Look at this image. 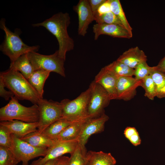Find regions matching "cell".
<instances>
[{
    "label": "cell",
    "instance_id": "6",
    "mask_svg": "<svg viewBox=\"0 0 165 165\" xmlns=\"http://www.w3.org/2000/svg\"><path fill=\"white\" fill-rule=\"evenodd\" d=\"M27 54L35 71L44 70L65 77L64 67L65 60L59 56L58 50L50 55H43L35 52H29Z\"/></svg>",
    "mask_w": 165,
    "mask_h": 165
},
{
    "label": "cell",
    "instance_id": "1",
    "mask_svg": "<svg viewBox=\"0 0 165 165\" xmlns=\"http://www.w3.org/2000/svg\"><path fill=\"white\" fill-rule=\"evenodd\" d=\"M70 24L69 14L59 12L42 22L33 24L32 26L43 27L55 37L59 44V56L65 60L66 53L73 50L74 46V40L69 36L67 31Z\"/></svg>",
    "mask_w": 165,
    "mask_h": 165
},
{
    "label": "cell",
    "instance_id": "17",
    "mask_svg": "<svg viewBox=\"0 0 165 165\" xmlns=\"http://www.w3.org/2000/svg\"><path fill=\"white\" fill-rule=\"evenodd\" d=\"M147 60L144 52L138 47L136 46L125 51L116 60L134 69L140 63Z\"/></svg>",
    "mask_w": 165,
    "mask_h": 165
},
{
    "label": "cell",
    "instance_id": "13",
    "mask_svg": "<svg viewBox=\"0 0 165 165\" xmlns=\"http://www.w3.org/2000/svg\"><path fill=\"white\" fill-rule=\"evenodd\" d=\"M73 9L78 17V34L84 36L87 33L89 25L94 20V15L87 0H79Z\"/></svg>",
    "mask_w": 165,
    "mask_h": 165
},
{
    "label": "cell",
    "instance_id": "39",
    "mask_svg": "<svg viewBox=\"0 0 165 165\" xmlns=\"http://www.w3.org/2000/svg\"><path fill=\"white\" fill-rule=\"evenodd\" d=\"M156 66L160 70L165 72V56L160 61Z\"/></svg>",
    "mask_w": 165,
    "mask_h": 165
},
{
    "label": "cell",
    "instance_id": "21",
    "mask_svg": "<svg viewBox=\"0 0 165 165\" xmlns=\"http://www.w3.org/2000/svg\"><path fill=\"white\" fill-rule=\"evenodd\" d=\"M50 72L42 70L35 71L28 79L42 98H43L44 83Z\"/></svg>",
    "mask_w": 165,
    "mask_h": 165
},
{
    "label": "cell",
    "instance_id": "20",
    "mask_svg": "<svg viewBox=\"0 0 165 165\" xmlns=\"http://www.w3.org/2000/svg\"><path fill=\"white\" fill-rule=\"evenodd\" d=\"M89 165H115L116 160L110 153L90 151L86 154Z\"/></svg>",
    "mask_w": 165,
    "mask_h": 165
},
{
    "label": "cell",
    "instance_id": "42",
    "mask_svg": "<svg viewBox=\"0 0 165 165\" xmlns=\"http://www.w3.org/2000/svg\"><path fill=\"white\" fill-rule=\"evenodd\" d=\"M86 165H89L88 163V162H87V161H86Z\"/></svg>",
    "mask_w": 165,
    "mask_h": 165
},
{
    "label": "cell",
    "instance_id": "3",
    "mask_svg": "<svg viewBox=\"0 0 165 165\" xmlns=\"http://www.w3.org/2000/svg\"><path fill=\"white\" fill-rule=\"evenodd\" d=\"M0 28L5 33V38L0 46V50L9 58L10 63L13 62L21 55L30 52H37L39 48L38 45L32 46L25 44L20 37L21 31L16 29L14 32L11 31L6 26V20L2 18Z\"/></svg>",
    "mask_w": 165,
    "mask_h": 165
},
{
    "label": "cell",
    "instance_id": "38",
    "mask_svg": "<svg viewBox=\"0 0 165 165\" xmlns=\"http://www.w3.org/2000/svg\"><path fill=\"white\" fill-rule=\"evenodd\" d=\"M69 158L66 156H62L56 165H68Z\"/></svg>",
    "mask_w": 165,
    "mask_h": 165
},
{
    "label": "cell",
    "instance_id": "22",
    "mask_svg": "<svg viewBox=\"0 0 165 165\" xmlns=\"http://www.w3.org/2000/svg\"><path fill=\"white\" fill-rule=\"evenodd\" d=\"M9 68L20 72L27 80L35 71L27 53L21 55L13 62L10 63Z\"/></svg>",
    "mask_w": 165,
    "mask_h": 165
},
{
    "label": "cell",
    "instance_id": "27",
    "mask_svg": "<svg viewBox=\"0 0 165 165\" xmlns=\"http://www.w3.org/2000/svg\"><path fill=\"white\" fill-rule=\"evenodd\" d=\"M149 75L156 85L157 97L161 90L165 85V72L160 70L156 66L151 67Z\"/></svg>",
    "mask_w": 165,
    "mask_h": 165
},
{
    "label": "cell",
    "instance_id": "9",
    "mask_svg": "<svg viewBox=\"0 0 165 165\" xmlns=\"http://www.w3.org/2000/svg\"><path fill=\"white\" fill-rule=\"evenodd\" d=\"M89 87L90 95L88 107V114L90 118H93L105 113L104 108L109 104L111 100L106 91L94 81L91 82Z\"/></svg>",
    "mask_w": 165,
    "mask_h": 165
},
{
    "label": "cell",
    "instance_id": "34",
    "mask_svg": "<svg viewBox=\"0 0 165 165\" xmlns=\"http://www.w3.org/2000/svg\"><path fill=\"white\" fill-rule=\"evenodd\" d=\"M111 11L110 0H106L98 8L97 13L99 15L104 14Z\"/></svg>",
    "mask_w": 165,
    "mask_h": 165
},
{
    "label": "cell",
    "instance_id": "24",
    "mask_svg": "<svg viewBox=\"0 0 165 165\" xmlns=\"http://www.w3.org/2000/svg\"><path fill=\"white\" fill-rule=\"evenodd\" d=\"M105 67L118 77L134 75V69L117 60Z\"/></svg>",
    "mask_w": 165,
    "mask_h": 165
},
{
    "label": "cell",
    "instance_id": "12",
    "mask_svg": "<svg viewBox=\"0 0 165 165\" xmlns=\"http://www.w3.org/2000/svg\"><path fill=\"white\" fill-rule=\"evenodd\" d=\"M141 80L133 76L118 77L116 84V99L129 101L136 95L137 89L140 86Z\"/></svg>",
    "mask_w": 165,
    "mask_h": 165
},
{
    "label": "cell",
    "instance_id": "31",
    "mask_svg": "<svg viewBox=\"0 0 165 165\" xmlns=\"http://www.w3.org/2000/svg\"><path fill=\"white\" fill-rule=\"evenodd\" d=\"M151 67L148 65L147 61L140 63L134 69V75L137 79L141 80L149 75Z\"/></svg>",
    "mask_w": 165,
    "mask_h": 165
},
{
    "label": "cell",
    "instance_id": "23",
    "mask_svg": "<svg viewBox=\"0 0 165 165\" xmlns=\"http://www.w3.org/2000/svg\"><path fill=\"white\" fill-rule=\"evenodd\" d=\"M74 122L62 118L51 124L42 133L50 138L55 140L63 130Z\"/></svg>",
    "mask_w": 165,
    "mask_h": 165
},
{
    "label": "cell",
    "instance_id": "37",
    "mask_svg": "<svg viewBox=\"0 0 165 165\" xmlns=\"http://www.w3.org/2000/svg\"><path fill=\"white\" fill-rule=\"evenodd\" d=\"M128 140L135 146L140 145L141 142V140L138 132L131 136Z\"/></svg>",
    "mask_w": 165,
    "mask_h": 165
},
{
    "label": "cell",
    "instance_id": "41",
    "mask_svg": "<svg viewBox=\"0 0 165 165\" xmlns=\"http://www.w3.org/2000/svg\"><path fill=\"white\" fill-rule=\"evenodd\" d=\"M157 97L159 98L165 97V85L161 90L160 93Z\"/></svg>",
    "mask_w": 165,
    "mask_h": 165
},
{
    "label": "cell",
    "instance_id": "33",
    "mask_svg": "<svg viewBox=\"0 0 165 165\" xmlns=\"http://www.w3.org/2000/svg\"><path fill=\"white\" fill-rule=\"evenodd\" d=\"M6 87L2 80L0 79V96L6 100L8 101L10 98L14 96L13 93L10 90L7 91L5 88Z\"/></svg>",
    "mask_w": 165,
    "mask_h": 165
},
{
    "label": "cell",
    "instance_id": "11",
    "mask_svg": "<svg viewBox=\"0 0 165 165\" xmlns=\"http://www.w3.org/2000/svg\"><path fill=\"white\" fill-rule=\"evenodd\" d=\"M108 119V116L104 113L99 116L89 118L87 120L78 139L79 144L83 152L86 153L87 152L85 145L89 138L92 134L103 131L105 123Z\"/></svg>",
    "mask_w": 165,
    "mask_h": 165
},
{
    "label": "cell",
    "instance_id": "15",
    "mask_svg": "<svg viewBox=\"0 0 165 165\" xmlns=\"http://www.w3.org/2000/svg\"><path fill=\"white\" fill-rule=\"evenodd\" d=\"M118 77L104 67L95 76L94 81L106 91L111 100L116 99V84Z\"/></svg>",
    "mask_w": 165,
    "mask_h": 165
},
{
    "label": "cell",
    "instance_id": "25",
    "mask_svg": "<svg viewBox=\"0 0 165 165\" xmlns=\"http://www.w3.org/2000/svg\"><path fill=\"white\" fill-rule=\"evenodd\" d=\"M111 11L119 18L124 27L132 32V29L126 17L119 0H110Z\"/></svg>",
    "mask_w": 165,
    "mask_h": 165
},
{
    "label": "cell",
    "instance_id": "10",
    "mask_svg": "<svg viewBox=\"0 0 165 165\" xmlns=\"http://www.w3.org/2000/svg\"><path fill=\"white\" fill-rule=\"evenodd\" d=\"M79 144L78 140L58 141L48 148L45 156L33 161L30 165H42L49 161L58 158L66 153H72Z\"/></svg>",
    "mask_w": 165,
    "mask_h": 165
},
{
    "label": "cell",
    "instance_id": "29",
    "mask_svg": "<svg viewBox=\"0 0 165 165\" xmlns=\"http://www.w3.org/2000/svg\"><path fill=\"white\" fill-rule=\"evenodd\" d=\"M94 18L97 24H116L124 27L120 20L112 11L101 15L97 13L94 14Z\"/></svg>",
    "mask_w": 165,
    "mask_h": 165
},
{
    "label": "cell",
    "instance_id": "5",
    "mask_svg": "<svg viewBox=\"0 0 165 165\" xmlns=\"http://www.w3.org/2000/svg\"><path fill=\"white\" fill-rule=\"evenodd\" d=\"M90 95V90L89 87L74 100H62L61 101L63 108L62 118L74 122L90 118L88 107Z\"/></svg>",
    "mask_w": 165,
    "mask_h": 165
},
{
    "label": "cell",
    "instance_id": "2",
    "mask_svg": "<svg viewBox=\"0 0 165 165\" xmlns=\"http://www.w3.org/2000/svg\"><path fill=\"white\" fill-rule=\"evenodd\" d=\"M0 79L18 100H27L34 104H37L42 98L28 80L19 71L9 68L0 72Z\"/></svg>",
    "mask_w": 165,
    "mask_h": 165
},
{
    "label": "cell",
    "instance_id": "40",
    "mask_svg": "<svg viewBox=\"0 0 165 165\" xmlns=\"http://www.w3.org/2000/svg\"><path fill=\"white\" fill-rule=\"evenodd\" d=\"M60 157L47 162L42 165H56L58 162Z\"/></svg>",
    "mask_w": 165,
    "mask_h": 165
},
{
    "label": "cell",
    "instance_id": "32",
    "mask_svg": "<svg viewBox=\"0 0 165 165\" xmlns=\"http://www.w3.org/2000/svg\"><path fill=\"white\" fill-rule=\"evenodd\" d=\"M11 134L6 127L0 125V146L10 148Z\"/></svg>",
    "mask_w": 165,
    "mask_h": 165
},
{
    "label": "cell",
    "instance_id": "18",
    "mask_svg": "<svg viewBox=\"0 0 165 165\" xmlns=\"http://www.w3.org/2000/svg\"><path fill=\"white\" fill-rule=\"evenodd\" d=\"M89 118L72 123L62 131L55 140L58 141L78 140L85 123Z\"/></svg>",
    "mask_w": 165,
    "mask_h": 165
},
{
    "label": "cell",
    "instance_id": "7",
    "mask_svg": "<svg viewBox=\"0 0 165 165\" xmlns=\"http://www.w3.org/2000/svg\"><path fill=\"white\" fill-rule=\"evenodd\" d=\"M37 105L39 112L38 131L42 132L51 124L62 118L63 108L61 102L42 98L39 100Z\"/></svg>",
    "mask_w": 165,
    "mask_h": 165
},
{
    "label": "cell",
    "instance_id": "36",
    "mask_svg": "<svg viewBox=\"0 0 165 165\" xmlns=\"http://www.w3.org/2000/svg\"><path fill=\"white\" fill-rule=\"evenodd\" d=\"M138 132L135 128L127 127L125 129L124 131V134L125 137L128 139L131 136Z\"/></svg>",
    "mask_w": 165,
    "mask_h": 165
},
{
    "label": "cell",
    "instance_id": "16",
    "mask_svg": "<svg viewBox=\"0 0 165 165\" xmlns=\"http://www.w3.org/2000/svg\"><path fill=\"white\" fill-rule=\"evenodd\" d=\"M0 125L6 127L11 134L21 138L30 133L37 131L38 122L27 123L14 120L1 121Z\"/></svg>",
    "mask_w": 165,
    "mask_h": 165
},
{
    "label": "cell",
    "instance_id": "35",
    "mask_svg": "<svg viewBox=\"0 0 165 165\" xmlns=\"http://www.w3.org/2000/svg\"><path fill=\"white\" fill-rule=\"evenodd\" d=\"M106 0H88V2L91 10L94 15L97 13L100 6Z\"/></svg>",
    "mask_w": 165,
    "mask_h": 165
},
{
    "label": "cell",
    "instance_id": "19",
    "mask_svg": "<svg viewBox=\"0 0 165 165\" xmlns=\"http://www.w3.org/2000/svg\"><path fill=\"white\" fill-rule=\"evenodd\" d=\"M20 139L35 147L47 149L57 141L50 138L38 130L30 133Z\"/></svg>",
    "mask_w": 165,
    "mask_h": 165
},
{
    "label": "cell",
    "instance_id": "28",
    "mask_svg": "<svg viewBox=\"0 0 165 165\" xmlns=\"http://www.w3.org/2000/svg\"><path fill=\"white\" fill-rule=\"evenodd\" d=\"M141 86L145 90L144 96L149 99L153 100L157 96V90L156 85L149 75L141 80Z\"/></svg>",
    "mask_w": 165,
    "mask_h": 165
},
{
    "label": "cell",
    "instance_id": "4",
    "mask_svg": "<svg viewBox=\"0 0 165 165\" xmlns=\"http://www.w3.org/2000/svg\"><path fill=\"white\" fill-rule=\"evenodd\" d=\"M18 100L14 96L0 109V121L16 120L27 123L38 122L39 118L38 105L35 104L27 107L20 104Z\"/></svg>",
    "mask_w": 165,
    "mask_h": 165
},
{
    "label": "cell",
    "instance_id": "26",
    "mask_svg": "<svg viewBox=\"0 0 165 165\" xmlns=\"http://www.w3.org/2000/svg\"><path fill=\"white\" fill-rule=\"evenodd\" d=\"M19 162L10 148L0 146V165H17Z\"/></svg>",
    "mask_w": 165,
    "mask_h": 165
},
{
    "label": "cell",
    "instance_id": "30",
    "mask_svg": "<svg viewBox=\"0 0 165 165\" xmlns=\"http://www.w3.org/2000/svg\"><path fill=\"white\" fill-rule=\"evenodd\" d=\"M86 154L83 152L79 144L75 151L71 154L68 165H86Z\"/></svg>",
    "mask_w": 165,
    "mask_h": 165
},
{
    "label": "cell",
    "instance_id": "8",
    "mask_svg": "<svg viewBox=\"0 0 165 165\" xmlns=\"http://www.w3.org/2000/svg\"><path fill=\"white\" fill-rule=\"evenodd\" d=\"M10 148L22 165H28L29 161L40 156H44L48 149L35 147L27 142L11 134V143Z\"/></svg>",
    "mask_w": 165,
    "mask_h": 165
},
{
    "label": "cell",
    "instance_id": "14",
    "mask_svg": "<svg viewBox=\"0 0 165 165\" xmlns=\"http://www.w3.org/2000/svg\"><path fill=\"white\" fill-rule=\"evenodd\" d=\"M94 39L97 40L102 35H107L113 37L130 38L132 37V32L124 27L116 24H97L93 27Z\"/></svg>",
    "mask_w": 165,
    "mask_h": 165
}]
</instances>
